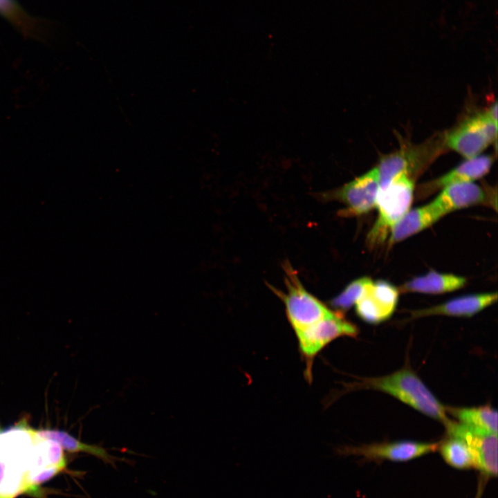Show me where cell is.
<instances>
[{"mask_svg": "<svg viewBox=\"0 0 498 498\" xmlns=\"http://www.w3.org/2000/svg\"><path fill=\"white\" fill-rule=\"evenodd\" d=\"M496 199L492 192L473 182H463L449 185L443 187L432 202L444 215L464 208L487 205L496 208Z\"/></svg>", "mask_w": 498, "mask_h": 498, "instance_id": "8fae6325", "label": "cell"}, {"mask_svg": "<svg viewBox=\"0 0 498 498\" xmlns=\"http://www.w3.org/2000/svg\"><path fill=\"white\" fill-rule=\"evenodd\" d=\"M443 460L450 466L460 470L476 469L475 456L462 439L450 435L438 442L437 450Z\"/></svg>", "mask_w": 498, "mask_h": 498, "instance_id": "ac0fdd59", "label": "cell"}, {"mask_svg": "<svg viewBox=\"0 0 498 498\" xmlns=\"http://www.w3.org/2000/svg\"><path fill=\"white\" fill-rule=\"evenodd\" d=\"M430 145L422 144L405 146L391 154L383 156L376 166L379 174L380 187L386 185L401 173H406L414 178L432 156Z\"/></svg>", "mask_w": 498, "mask_h": 498, "instance_id": "30bf717a", "label": "cell"}, {"mask_svg": "<svg viewBox=\"0 0 498 498\" xmlns=\"http://www.w3.org/2000/svg\"><path fill=\"white\" fill-rule=\"evenodd\" d=\"M492 163L493 158L488 155H479L467 159L448 173L420 185L417 191L418 197H427L451 184L479 179L489 172Z\"/></svg>", "mask_w": 498, "mask_h": 498, "instance_id": "7c38bea8", "label": "cell"}, {"mask_svg": "<svg viewBox=\"0 0 498 498\" xmlns=\"http://www.w3.org/2000/svg\"><path fill=\"white\" fill-rule=\"evenodd\" d=\"M487 479L484 477L480 475L479 482H478V488L477 490V494L474 498H481L482 494L483 492V490L485 488Z\"/></svg>", "mask_w": 498, "mask_h": 498, "instance_id": "44dd1931", "label": "cell"}, {"mask_svg": "<svg viewBox=\"0 0 498 498\" xmlns=\"http://www.w3.org/2000/svg\"><path fill=\"white\" fill-rule=\"evenodd\" d=\"M444 216L432 201L425 205L409 210L391 228L389 245L392 246L423 231Z\"/></svg>", "mask_w": 498, "mask_h": 498, "instance_id": "5bb4252c", "label": "cell"}, {"mask_svg": "<svg viewBox=\"0 0 498 498\" xmlns=\"http://www.w3.org/2000/svg\"><path fill=\"white\" fill-rule=\"evenodd\" d=\"M379 188V174L376 166L324 195L345 205V208L341 211L342 215L360 216L369 212L375 207Z\"/></svg>", "mask_w": 498, "mask_h": 498, "instance_id": "8992f818", "label": "cell"}, {"mask_svg": "<svg viewBox=\"0 0 498 498\" xmlns=\"http://www.w3.org/2000/svg\"><path fill=\"white\" fill-rule=\"evenodd\" d=\"M371 282L372 280L367 277L358 278L351 282L338 295L331 300V306L336 311L343 313L355 305Z\"/></svg>", "mask_w": 498, "mask_h": 498, "instance_id": "d6986e66", "label": "cell"}, {"mask_svg": "<svg viewBox=\"0 0 498 498\" xmlns=\"http://www.w3.org/2000/svg\"><path fill=\"white\" fill-rule=\"evenodd\" d=\"M44 438L57 443L63 450L70 452H85L102 460L106 464L116 468V462L122 459L110 454L106 449L98 445L88 444L75 439L64 431L51 429L37 430Z\"/></svg>", "mask_w": 498, "mask_h": 498, "instance_id": "2e32d148", "label": "cell"}, {"mask_svg": "<svg viewBox=\"0 0 498 498\" xmlns=\"http://www.w3.org/2000/svg\"><path fill=\"white\" fill-rule=\"evenodd\" d=\"M0 14L15 24L24 32H30L33 28L15 0H0Z\"/></svg>", "mask_w": 498, "mask_h": 498, "instance_id": "ffe728a7", "label": "cell"}, {"mask_svg": "<svg viewBox=\"0 0 498 498\" xmlns=\"http://www.w3.org/2000/svg\"><path fill=\"white\" fill-rule=\"evenodd\" d=\"M437 443L399 441L342 446L336 449L339 455L362 456L365 461H407L437 450Z\"/></svg>", "mask_w": 498, "mask_h": 498, "instance_id": "52a82bcc", "label": "cell"}, {"mask_svg": "<svg viewBox=\"0 0 498 498\" xmlns=\"http://www.w3.org/2000/svg\"><path fill=\"white\" fill-rule=\"evenodd\" d=\"M284 268L287 292L275 293L284 302L288 322L297 333L320 320L331 309L304 288L288 263Z\"/></svg>", "mask_w": 498, "mask_h": 498, "instance_id": "277c9868", "label": "cell"}, {"mask_svg": "<svg viewBox=\"0 0 498 498\" xmlns=\"http://www.w3.org/2000/svg\"><path fill=\"white\" fill-rule=\"evenodd\" d=\"M445 427L447 435L462 439L470 447L481 475L487 479L497 476V434L474 429L452 420Z\"/></svg>", "mask_w": 498, "mask_h": 498, "instance_id": "ba28073f", "label": "cell"}, {"mask_svg": "<svg viewBox=\"0 0 498 498\" xmlns=\"http://www.w3.org/2000/svg\"><path fill=\"white\" fill-rule=\"evenodd\" d=\"M497 300V293H486L459 297L443 304L429 308L411 311L412 318L416 319L431 315L471 317Z\"/></svg>", "mask_w": 498, "mask_h": 498, "instance_id": "4fadbf2b", "label": "cell"}, {"mask_svg": "<svg viewBox=\"0 0 498 498\" xmlns=\"http://www.w3.org/2000/svg\"><path fill=\"white\" fill-rule=\"evenodd\" d=\"M446 411L462 424L497 434V412L488 405L474 407H446Z\"/></svg>", "mask_w": 498, "mask_h": 498, "instance_id": "e0dca14e", "label": "cell"}, {"mask_svg": "<svg viewBox=\"0 0 498 498\" xmlns=\"http://www.w3.org/2000/svg\"><path fill=\"white\" fill-rule=\"evenodd\" d=\"M497 123L486 111L462 122L448 133L444 144L466 159L477 157L494 141L497 142Z\"/></svg>", "mask_w": 498, "mask_h": 498, "instance_id": "5b68a950", "label": "cell"}, {"mask_svg": "<svg viewBox=\"0 0 498 498\" xmlns=\"http://www.w3.org/2000/svg\"><path fill=\"white\" fill-rule=\"evenodd\" d=\"M358 333L357 326L346 320L342 313L331 310L320 320L295 333L306 365V378L311 381L314 358L324 348L338 338H353Z\"/></svg>", "mask_w": 498, "mask_h": 498, "instance_id": "3957f363", "label": "cell"}, {"mask_svg": "<svg viewBox=\"0 0 498 498\" xmlns=\"http://www.w3.org/2000/svg\"><path fill=\"white\" fill-rule=\"evenodd\" d=\"M414 193V178L406 173L398 174L379 188L375 205L378 217L367 237L370 247L386 239L394 225L409 210Z\"/></svg>", "mask_w": 498, "mask_h": 498, "instance_id": "7a4b0ae2", "label": "cell"}, {"mask_svg": "<svg viewBox=\"0 0 498 498\" xmlns=\"http://www.w3.org/2000/svg\"><path fill=\"white\" fill-rule=\"evenodd\" d=\"M398 295V288L389 282L372 281L355 304L356 313L361 320L369 324L384 322L393 314Z\"/></svg>", "mask_w": 498, "mask_h": 498, "instance_id": "9c48e42d", "label": "cell"}, {"mask_svg": "<svg viewBox=\"0 0 498 498\" xmlns=\"http://www.w3.org/2000/svg\"><path fill=\"white\" fill-rule=\"evenodd\" d=\"M465 284L466 279L463 277L431 270L404 283L398 289L403 293L443 294L459 290Z\"/></svg>", "mask_w": 498, "mask_h": 498, "instance_id": "9a60e30c", "label": "cell"}, {"mask_svg": "<svg viewBox=\"0 0 498 498\" xmlns=\"http://www.w3.org/2000/svg\"><path fill=\"white\" fill-rule=\"evenodd\" d=\"M358 387L381 391L423 414L442 422L451 420L446 406L441 403L408 366L385 376L365 378Z\"/></svg>", "mask_w": 498, "mask_h": 498, "instance_id": "6da1fadb", "label": "cell"}]
</instances>
